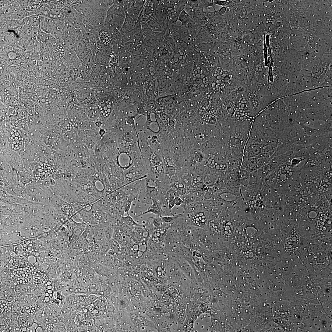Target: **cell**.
Returning a JSON list of instances; mask_svg holds the SVG:
<instances>
[{"instance_id":"obj_1","label":"cell","mask_w":332,"mask_h":332,"mask_svg":"<svg viewBox=\"0 0 332 332\" xmlns=\"http://www.w3.org/2000/svg\"><path fill=\"white\" fill-rule=\"evenodd\" d=\"M126 14V12L122 6L113 4L107 12L105 21L110 23L120 31Z\"/></svg>"},{"instance_id":"obj_2","label":"cell","mask_w":332,"mask_h":332,"mask_svg":"<svg viewBox=\"0 0 332 332\" xmlns=\"http://www.w3.org/2000/svg\"><path fill=\"white\" fill-rule=\"evenodd\" d=\"M123 35L122 41L124 43L127 42H137L143 44L144 38L142 30L141 22L138 21L133 29Z\"/></svg>"},{"instance_id":"obj_3","label":"cell","mask_w":332,"mask_h":332,"mask_svg":"<svg viewBox=\"0 0 332 332\" xmlns=\"http://www.w3.org/2000/svg\"><path fill=\"white\" fill-rule=\"evenodd\" d=\"M123 46L125 50L134 56H146L148 54L142 43L127 42L124 44Z\"/></svg>"},{"instance_id":"obj_4","label":"cell","mask_w":332,"mask_h":332,"mask_svg":"<svg viewBox=\"0 0 332 332\" xmlns=\"http://www.w3.org/2000/svg\"><path fill=\"white\" fill-rule=\"evenodd\" d=\"M188 215L190 223L194 226L205 228L207 219L204 212L198 210Z\"/></svg>"},{"instance_id":"obj_5","label":"cell","mask_w":332,"mask_h":332,"mask_svg":"<svg viewBox=\"0 0 332 332\" xmlns=\"http://www.w3.org/2000/svg\"><path fill=\"white\" fill-rule=\"evenodd\" d=\"M146 1H134L130 8L126 12V14L136 23L141 15Z\"/></svg>"},{"instance_id":"obj_6","label":"cell","mask_w":332,"mask_h":332,"mask_svg":"<svg viewBox=\"0 0 332 332\" xmlns=\"http://www.w3.org/2000/svg\"><path fill=\"white\" fill-rule=\"evenodd\" d=\"M80 60L78 57L75 51H66L63 57V62L69 66H77L80 64L78 63Z\"/></svg>"},{"instance_id":"obj_7","label":"cell","mask_w":332,"mask_h":332,"mask_svg":"<svg viewBox=\"0 0 332 332\" xmlns=\"http://www.w3.org/2000/svg\"><path fill=\"white\" fill-rule=\"evenodd\" d=\"M119 55V61L121 65L126 67H129L133 62L132 55L124 49L120 50L118 52Z\"/></svg>"},{"instance_id":"obj_8","label":"cell","mask_w":332,"mask_h":332,"mask_svg":"<svg viewBox=\"0 0 332 332\" xmlns=\"http://www.w3.org/2000/svg\"><path fill=\"white\" fill-rule=\"evenodd\" d=\"M37 40L40 44L55 43L57 41L52 34H48L42 30L40 26Z\"/></svg>"},{"instance_id":"obj_9","label":"cell","mask_w":332,"mask_h":332,"mask_svg":"<svg viewBox=\"0 0 332 332\" xmlns=\"http://www.w3.org/2000/svg\"><path fill=\"white\" fill-rule=\"evenodd\" d=\"M46 164H42L39 166L38 169L36 172L35 177L36 179L38 181L44 180L48 177L54 171Z\"/></svg>"},{"instance_id":"obj_10","label":"cell","mask_w":332,"mask_h":332,"mask_svg":"<svg viewBox=\"0 0 332 332\" xmlns=\"http://www.w3.org/2000/svg\"><path fill=\"white\" fill-rule=\"evenodd\" d=\"M136 25V21L126 14L124 22L120 30L121 34L122 35L126 34L133 29L135 27Z\"/></svg>"},{"instance_id":"obj_11","label":"cell","mask_w":332,"mask_h":332,"mask_svg":"<svg viewBox=\"0 0 332 332\" xmlns=\"http://www.w3.org/2000/svg\"><path fill=\"white\" fill-rule=\"evenodd\" d=\"M154 32L153 35L146 37L143 41V44L146 48L149 49L155 48L157 45L159 40V34Z\"/></svg>"},{"instance_id":"obj_12","label":"cell","mask_w":332,"mask_h":332,"mask_svg":"<svg viewBox=\"0 0 332 332\" xmlns=\"http://www.w3.org/2000/svg\"><path fill=\"white\" fill-rule=\"evenodd\" d=\"M153 204L149 208L148 210L142 214L137 216L136 217H139L142 215H145L149 213H152L154 214L161 216L162 213V210L161 208V204L157 202L155 199L153 198L152 199Z\"/></svg>"},{"instance_id":"obj_13","label":"cell","mask_w":332,"mask_h":332,"mask_svg":"<svg viewBox=\"0 0 332 332\" xmlns=\"http://www.w3.org/2000/svg\"><path fill=\"white\" fill-rule=\"evenodd\" d=\"M112 108V104L110 101H103L100 102L98 108L102 115L108 117L110 114Z\"/></svg>"},{"instance_id":"obj_14","label":"cell","mask_w":332,"mask_h":332,"mask_svg":"<svg viewBox=\"0 0 332 332\" xmlns=\"http://www.w3.org/2000/svg\"><path fill=\"white\" fill-rule=\"evenodd\" d=\"M299 237H297L296 235H291L286 244L287 250L290 252L296 250L299 244Z\"/></svg>"},{"instance_id":"obj_15","label":"cell","mask_w":332,"mask_h":332,"mask_svg":"<svg viewBox=\"0 0 332 332\" xmlns=\"http://www.w3.org/2000/svg\"><path fill=\"white\" fill-rule=\"evenodd\" d=\"M23 23L30 25L32 27H39L41 18L38 16L32 15L23 19Z\"/></svg>"},{"instance_id":"obj_16","label":"cell","mask_w":332,"mask_h":332,"mask_svg":"<svg viewBox=\"0 0 332 332\" xmlns=\"http://www.w3.org/2000/svg\"><path fill=\"white\" fill-rule=\"evenodd\" d=\"M147 24L154 32H159L163 30L162 24L159 22L154 17L150 18Z\"/></svg>"},{"instance_id":"obj_17","label":"cell","mask_w":332,"mask_h":332,"mask_svg":"<svg viewBox=\"0 0 332 332\" xmlns=\"http://www.w3.org/2000/svg\"><path fill=\"white\" fill-rule=\"evenodd\" d=\"M95 243L98 245L99 251L103 253L108 252L111 245V241L107 239L106 237Z\"/></svg>"},{"instance_id":"obj_18","label":"cell","mask_w":332,"mask_h":332,"mask_svg":"<svg viewBox=\"0 0 332 332\" xmlns=\"http://www.w3.org/2000/svg\"><path fill=\"white\" fill-rule=\"evenodd\" d=\"M82 61L83 63V65L86 69H92L94 62V54L92 51H91L87 57Z\"/></svg>"},{"instance_id":"obj_19","label":"cell","mask_w":332,"mask_h":332,"mask_svg":"<svg viewBox=\"0 0 332 332\" xmlns=\"http://www.w3.org/2000/svg\"><path fill=\"white\" fill-rule=\"evenodd\" d=\"M178 20L182 23V25L185 26L190 23L191 19L189 14L185 10H183L179 14Z\"/></svg>"},{"instance_id":"obj_20","label":"cell","mask_w":332,"mask_h":332,"mask_svg":"<svg viewBox=\"0 0 332 332\" xmlns=\"http://www.w3.org/2000/svg\"><path fill=\"white\" fill-rule=\"evenodd\" d=\"M105 237L104 228H97L94 229L93 239L94 242L101 240Z\"/></svg>"},{"instance_id":"obj_21","label":"cell","mask_w":332,"mask_h":332,"mask_svg":"<svg viewBox=\"0 0 332 332\" xmlns=\"http://www.w3.org/2000/svg\"><path fill=\"white\" fill-rule=\"evenodd\" d=\"M16 8L15 6L9 5L7 6L2 8L1 9V13L3 16L8 17L13 13L16 10Z\"/></svg>"},{"instance_id":"obj_22","label":"cell","mask_w":332,"mask_h":332,"mask_svg":"<svg viewBox=\"0 0 332 332\" xmlns=\"http://www.w3.org/2000/svg\"><path fill=\"white\" fill-rule=\"evenodd\" d=\"M166 231V229L165 228L161 229L160 228H157L153 232L152 236V239H153L154 241L156 242L159 241L164 235Z\"/></svg>"},{"instance_id":"obj_23","label":"cell","mask_w":332,"mask_h":332,"mask_svg":"<svg viewBox=\"0 0 332 332\" xmlns=\"http://www.w3.org/2000/svg\"><path fill=\"white\" fill-rule=\"evenodd\" d=\"M80 61L84 59L91 52V51L88 49H76L75 51Z\"/></svg>"},{"instance_id":"obj_24","label":"cell","mask_w":332,"mask_h":332,"mask_svg":"<svg viewBox=\"0 0 332 332\" xmlns=\"http://www.w3.org/2000/svg\"><path fill=\"white\" fill-rule=\"evenodd\" d=\"M21 21L16 20H8L6 24V26L9 29H16L21 25Z\"/></svg>"},{"instance_id":"obj_25","label":"cell","mask_w":332,"mask_h":332,"mask_svg":"<svg viewBox=\"0 0 332 332\" xmlns=\"http://www.w3.org/2000/svg\"><path fill=\"white\" fill-rule=\"evenodd\" d=\"M208 33L207 30L205 27H203L199 30L196 37L199 41H203L208 38Z\"/></svg>"},{"instance_id":"obj_26","label":"cell","mask_w":332,"mask_h":332,"mask_svg":"<svg viewBox=\"0 0 332 332\" xmlns=\"http://www.w3.org/2000/svg\"><path fill=\"white\" fill-rule=\"evenodd\" d=\"M86 228V226L83 224L75 225L72 231L73 234L77 236H79L83 233Z\"/></svg>"},{"instance_id":"obj_27","label":"cell","mask_w":332,"mask_h":332,"mask_svg":"<svg viewBox=\"0 0 332 332\" xmlns=\"http://www.w3.org/2000/svg\"><path fill=\"white\" fill-rule=\"evenodd\" d=\"M123 220L124 223L130 227L143 226L142 225L137 223L129 215L123 217Z\"/></svg>"},{"instance_id":"obj_28","label":"cell","mask_w":332,"mask_h":332,"mask_svg":"<svg viewBox=\"0 0 332 332\" xmlns=\"http://www.w3.org/2000/svg\"><path fill=\"white\" fill-rule=\"evenodd\" d=\"M4 41L7 43L12 44H15L16 38L15 36L12 33L5 35L4 37Z\"/></svg>"},{"instance_id":"obj_29","label":"cell","mask_w":332,"mask_h":332,"mask_svg":"<svg viewBox=\"0 0 332 332\" xmlns=\"http://www.w3.org/2000/svg\"><path fill=\"white\" fill-rule=\"evenodd\" d=\"M105 237L106 238L111 241L113 239L114 231L111 228H104Z\"/></svg>"},{"instance_id":"obj_30","label":"cell","mask_w":332,"mask_h":332,"mask_svg":"<svg viewBox=\"0 0 332 332\" xmlns=\"http://www.w3.org/2000/svg\"><path fill=\"white\" fill-rule=\"evenodd\" d=\"M6 62L9 65L14 66L23 64V61L20 58L14 59H8Z\"/></svg>"},{"instance_id":"obj_31","label":"cell","mask_w":332,"mask_h":332,"mask_svg":"<svg viewBox=\"0 0 332 332\" xmlns=\"http://www.w3.org/2000/svg\"><path fill=\"white\" fill-rule=\"evenodd\" d=\"M53 44H41V51L42 52H45L50 51L53 47Z\"/></svg>"},{"instance_id":"obj_32","label":"cell","mask_w":332,"mask_h":332,"mask_svg":"<svg viewBox=\"0 0 332 332\" xmlns=\"http://www.w3.org/2000/svg\"><path fill=\"white\" fill-rule=\"evenodd\" d=\"M181 215H178L174 216H165L162 217L161 216V218L163 222L166 224H169L172 222L175 219L179 217Z\"/></svg>"},{"instance_id":"obj_33","label":"cell","mask_w":332,"mask_h":332,"mask_svg":"<svg viewBox=\"0 0 332 332\" xmlns=\"http://www.w3.org/2000/svg\"><path fill=\"white\" fill-rule=\"evenodd\" d=\"M62 12V11H61L60 9L55 8L51 10L50 11L49 14L51 16H50L52 17H58V16H60Z\"/></svg>"},{"instance_id":"obj_34","label":"cell","mask_w":332,"mask_h":332,"mask_svg":"<svg viewBox=\"0 0 332 332\" xmlns=\"http://www.w3.org/2000/svg\"><path fill=\"white\" fill-rule=\"evenodd\" d=\"M161 216L160 218L157 217L153 218L152 219L153 225L155 229H157L160 228V226L161 225L162 222L163 221L161 218Z\"/></svg>"},{"instance_id":"obj_35","label":"cell","mask_w":332,"mask_h":332,"mask_svg":"<svg viewBox=\"0 0 332 332\" xmlns=\"http://www.w3.org/2000/svg\"><path fill=\"white\" fill-rule=\"evenodd\" d=\"M99 297L94 295H91L87 296L85 298L86 302L90 304L93 303L98 299Z\"/></svg>"},{"instance_id":"obj_36","label":"cell","mask_w":332,"mask_h":332,"mask_svg":"<svg viewBox=\"0 0 332 332\" xmlns=\"http://www.w3.org/2000/svg\"><path fill=\"white\" fill-rule=\"evenodd\" d=\"M2 47L4 51L7 54L13 51L14 50V47L12 44L6 43L4 44Z\"/></svg>"},{"instance_id":"obj_37","label":"cell","mask_w":332,"mask_h":332,"mask_svg":"<svg viewBox=\"0 0 332 332\" xmlns=\"http://www.w3.org/2000/svg\"><path fill=\"white\" fill-rule=\"evenodd\" d=\"M76 49H82L88 48L86 43L82 41H78L76 43Z\"/></svg>"},{"instance_id":"obj_38","label":"cell","mask_w":332,"mask_h":332,"mask_svg":"<svg viewBox=\"0 0 332 332\" xmlns=\"http://www.w3.org/2000/svg\"><path fill=\"white\" fill-rule=\"evenodd\" d=\"M175 197L173 195L171 194L169 196L168 203V209L169 210H171L175 205Z\"/></svg>"},{"instance_id":"obj_39","label":"cell","mask_w":332,"mask_h":332,"mask_svg":"<svg viewBox=\"0 0 332 332\" xmlns=\"http://www.w3.org/2000/svg\"><path fill=\"white\" fill-rule=\"evenodd\" d=\"M19 6L23 10H26L29 7L28 1H19Z\"/></svg>"},{"instance_id":"obj_40","label":"cell","mask_w":332,"mask_h":332,"mask_svg":"<svg viewBox=\"0 0 332 332\" xmlns=\"http://www.w3.org/2000/svg\"><path fill=\"white\" fill-rule=\"evenodd\" d=\"M134 1H124L123 7L126 12L130 8Z\"/></svg>"},{"instance_id":"obj_41","label":"cell","mask_w":332,"mask_h":332,"mask_svg":"<svg viewBox=\"0 0 332 332\" xmlns=\"http://www.w3.org/2000/svg\"><path fill=\"white\" fill-rule=\"evenodd\" d=\"M8 59H14L19 58V54L13 51L7 54Z\"/></svg>"},{"instance_id":"obj_42","label":"cell","mask_w":332,"mask_h":332,"mask_svg":"<svg viewBox=\"0 0 332 332\" xmlns=\"http://www.w3.org/2000/svg\"><path fill=\"white\" fill-rule=\"evenodd\" d=\"M39 27H32L31 37L33 40H37Z\"/></svg>"},{"instance_id":"obj_43","label":"cell","mask_w":332,"mask_h":332,"mask_svg":"<svg viewBox=\"0 0 332 332\" xmlns=\"http://www.w3.org/2000/svg\"><path fill=\"white\" fill-rule=\"evenodd\" d=\"M216 12L215 16L212 19V22L215 24H218L221 21L222 18L218 13H217Z\"/></svg>"},{"instance_id":"obj_44","label":"cell","mask_w":332,"mask_h":332,"mask_svg":"<svg viewBox=\"0 0 332 332\" xmlns=\"http://www.w3.org/2000/svg\"><path fill=\"white\" fill-rule=\"evenodd\" d=\"M132 201L131 200L128 201L125 205V212L128 215H129V211L130 209Z\"/></svg>"},{"instance_id":"obj_45","label":"cell","mask_w":332,"mask_h":332,"mask_svg":"<svg viewBox=\"0 0 332 332\" xmlns=\"http://www.w3.org/2000/svg\"><path fill=\"white\" fill-rule=\"evenodd\" d=\"M1 62H7L8 58L7 54L4 51H1Z\"/></svg>"},{"instance_id":"obj_46","label":"cell","mask_w":332,"mask_h":332,"mask_svg":"<svg viewBox=\"0 0 332 332\" xmlns=\"http://www.w3.org/2000/svg\"><path fill=\"white\" fill-rule=\"evenodd\" d=\"M67 3L66 1H59L57 2L56 5L58 8L62 9L67 5Z\"/></svg>"},{"instance_id":"obj_47","label":"cell","mask_w":332,"mask_h":332,"mask_svg":"<svg viewBox=\"0 0 332 332\" xmlns=\"http://www.w3.org/2000/svg\"><path fill=\"white\" fill-rule=\"evenodd\" d=\"M175 205L178 206H180L183 203V201L182 198L178 196L175 197Z\"/></svg>"},{"instance_id":"obj_48","label":"cell","mask_w":332,"mask_h":332,"mask_svg":"<svg viewBox=\"0 0 332 332\" xmlns=\"http://www.w3.org/2000/svg\"><path fill=\"white\" fill-rule=\"evenodd\" d=\"M227 9L225 7H221L218 12V13L221 16L223 15L226 12Z\"/></svg>"},{"instance_id":"obj_49","label":"cell","mask_w":332,"mask_h":332,"mask_svg":"<svg viewBox=\"0 0 332 332\" xmlns=\"http://www.w3.org/2000/svg\"><path fill=\"white\" fill-rule=\"evenodd\" d=\"M30 81L31 83H35L37 82V79L35 76L32 73H30Z\"/></svg>"},{"instance_id":"obj_50","label":"cell","mask_w":332,"mask_h":332,"mask_svg":"<svg viewBox=\"0 0 332 332\" xmlns=\"http://www.w3.org/2000/svg\"><path fill=\"white\" fill-rule=\"evenodd\" d=\"M123 2L124 1H113V4L118 6H123Z\"/></svg>"},{"instance_id":"obj_51","label":"cell","mask_w":332,"mask_h":332,"mask_svg":"<svg viewBox=\"0 0 332 332\" xmlns=\"http://www.w3.org/2000/svg\"><path fill=\"white\" fill-rule=\"evenodd\" d=\"M50 300V298L49 297H45L44 301L47 302H49Z\"/></svg>"},{"instance_id":"obj_52","label":"cell","mask_w":332,"mask_h":332,"mask_svg":"<svg viewBox=\"0 0 332 332\" xmlns=\"http://www.w3.org/2000/svg\"><path fill=\"white\" fill-rule=\"evenodd\" d=\"M16 331H19L20 330V329L19 327H17L16 329Z\"/></svg>"},{"instance_id":"obj_53","label":"cell","mask_w":332,"mask_h":332,"mask_svg":"<svg viewBox=\"0 0 332 332\" xmlns=\"http://www.w3.org/2000/svg\"><path fill=\"white\" fill-rule=\"evenodd\" d=\"M51 282H50V281H48V282L47 284L48 285H51Z\"/></svg>"}]
</instances>
